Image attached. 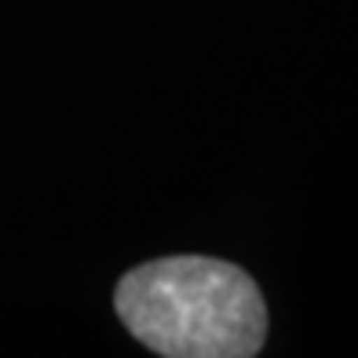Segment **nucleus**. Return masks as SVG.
Listing matches in <instances>:
<instances>
[{
	"label": "nucleus",
	"instance_id": "nucleus-1",
	"mask_svg": "<svg viewBox=\"0 0 358 358\" xmlns=\"http://www.w3.org/2000/svg\"><path fill=\"white\" fill-rule=\"evenodd\" d=\"M113 311L132 340L165 358H252L267 344V303L231 259L165 256L121 274Z\"/></svg>",
	"mask_w": 358,
	"mask_h": 358
}]
</instances>
